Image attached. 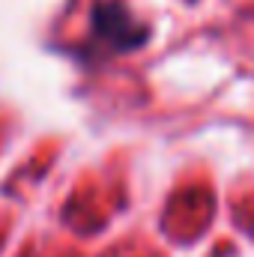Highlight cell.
Wrapping results in <instances>:
<instances>
[{
    "label": "cell",
    "instance_id": "1",
    "mask_svg": "<svg viewBox=\"0 0 254 257\" xmlns=\"http://www.w3.org/2000/svg\"><path fill=\"white\" fill-rule=\"evenodd\" d=\"M90 27H93V36L105 42V48H111L114 54L138 51L150 39V27L141 18H135L123 3H114V0H99L93 6Z\"/></svg>",
    "mask_w": 254,
    "mask_h": 257
}]
</instances>
